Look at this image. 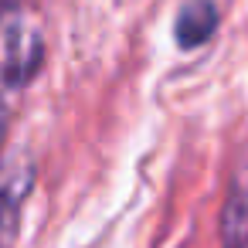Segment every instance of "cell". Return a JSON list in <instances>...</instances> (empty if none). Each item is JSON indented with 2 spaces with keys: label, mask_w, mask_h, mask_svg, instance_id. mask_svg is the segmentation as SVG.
Masks as SVG:
<instances>
[{
  "label": "cell",
  "mask_w": 248,
  "mask_h": 248,
  "mask_svg": "<svg viewBox=\"0 0 248 248\" xmlns=\"http://www.w3.org/2000/svg\"><path fill=\"white\" fill-rule=\"evenodd\" d=\"M31 187H34V160L28 153L11 156L7 167L0 170V231L4 234H14Z\"/></svg>",
  "instance_id": "obj_2"
},
{
  "label": "cell",
  "mask_w": 248,
  "mask_h": 248,
  "mask_svg": "<svg viewBox=\"0 0 248 248\" xmlns=\"http://www.w3.org/2000/svg\"><path fill=\"white\" fill-rule=\"evenodd\" d=\"M217 31V7L214 0H187L177 14L173 34L180 48H201L204 41H211V34Z\"/></svg>",
  "instance_id": "obj_4"
},
{
  "label": "cell",
  "mask_w": 248,
  "mask_h": 248,
  "mask_svg": "<svg viewBox=\"0 0 248 248\" xmlns=\"http://www.w3.org/2000/svg\"><path fill=\"white\" fill-rule=\"evenodd\" d=\"M45 58V41L34 21H28L17 4L0 7V89H21L34 78Z\"/></svg>",
  "instance_id": "obj_1"
},
{
  "label": "cell",
  "mask_w": 248,
  "mask_h": 248,
  "mask_svg": "<svg viewBox=\"0 0 248 248\" xmlns=\"http://www.w3.org/2000/svg\"><path fill=\"white\" fill-rule=\"evenodd\" d=\"M4 129H7V102L0 95V136H4Z\"/></svg>",
  "instance_id": "obj_5"
},
{
  "label": "cell",
  "mask_w": 248,
  "mask_h": 248,
  "mask_svg": "<svg viewBox=\"0 0 248 248\" xmlns=\"http://www.w3.org/2000/svg\"><path fill=\"white\" fill-rule=\"evenodd\" d=\"M221 248H248V167H241L228 187L221 207Z\"/></svg>",
  "instance_id": "obj_3"
}]
</instances>
